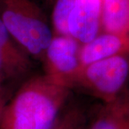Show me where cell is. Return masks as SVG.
<instances>
[{
    "mask_svg": "<svg viewBox=\"0 0 129 129\" xmlns=\"http://www.w3.org/2000/svg\"><path fill=\"white\" fill-rule=\"evenodd\" d=\"M80 47L81 44L70 35H53L40 61L44 74L66 87L81 68Z\"/></svg>",
    "mask_w": 129,
    "mask_h": 129,
    "instance_id": "cell-4",
    "label": "cell"
},
{
    "mask_svg": "<svg viewBox=\"0 0 129 129\" xmlns=\"http://www.w3.org/2000/svg\"><path fill=\"white\" fill-rule=\"evenodd\" d=\"M90 110L71 98L50 129H85Z\"/></svg>",
    "mask_w": 129,
    "mask_h": 129,
    "instance_id": "cell-10",
    "label": "cell"
},
{
    "mask_svg": "<svg viewBox=\"0 0 129 129\" xmlns=\"http://www.w3.org/2000/svg\"><path fill=\"white\" fill-rule=\"evenodd\" d=\"M12 95L13 94L12 92L0 85V116L7 103L9 101Z\"/></svg>",
    "mask_w": 129,
    "mask_h": 129,
    "instance_id": "cell-12",
    "label": "cell"
},
{
    "mask_svg": "<svg viewBox=\"0 0 129 129\" xmlns=\"http://www.w3.org/2000/svg\"><path fill=\"white\" fill-rule=\"evenodd\" d=\"M51 7L50 24L53 35H69L68 19L75 0H49Z\"/></svg>",
    "mask_w": 129,
    "mask_h": 129,
    "instance_id": "cell-11",
    "label": "cell"
},
{
    "mask_svg": "<svg viewBox=\"0 0 129 129\" xmlns=\"http://www.w3.org/2000/svg\"><path fill=\"white\" fill-rule=\"evenodd\" d=\"M129 53V35L101 32L92 40L81 45V66L120 54Z\"/></svg>",
    "mask_w": 129,
    "mask_h": 129,
    "instance_id": "cell-8",
    "label": "cell"
},
{
    "mask_svg": "<svg viewBox=\"0 0 129 129\" xmlns=\"http://www.w3.org/2000/svg\"><path fill=\"white\" fill-rule=\"evenodd\" d=\"M71 98L68 88L45 74H35L7 103L0 129H50Z\"/></svg>",
    "mask_w": 129,
    "mask_h": 129,
    "instance_id": "cell-1",
    "label": "cell"
},
{
    "mask_svg": "<svg viewBox=\"0 0 129 129\" xmlns=\"http://www.w3.org/2000/svg\"><path fill=\"white\" fill-rule=\"evenodd\" d=\"M33 59L16 42L0 21V85L14 94L34 75Z\"/></svg>",
    "mask_w": 129,
    "mask_h": 129,
    "instance_id": "cell-5",
    "label": "cell"
},
{
    "mask_svg": "<svg viewBox=\"0 0 129 129\" xmlns=\"http://www.w3.org/2000/svg\"><path fill=\"white\" fill-rule=\"evenodd\" d=\"M101 32L129 35V0H102Z\"/></svg>",
    "mask_w": 129,
    "mask_h": 129,
    "instance_id": "cell-9",
    "label": "cell"
},
{
    "mask_svg": "<svg viewBox=\"0 0 129 129\" xmlns=\"http://www.w3.org/2000/svg\"><path fill=\"white\" fill-rule=\"evenodd\" d=\"M128 80L129 53H125L81 66L66 87L106 103L124 92Z\"/></svg>",
    "mask_w": 129,
    "mask_h": 129,
    "instance_id": "cell-3",
    "label": "cell"
},
{
    "mask_svg": "<svg viewBox=\"0 0 129 129\" xmlns=\"http://www.w3.org/2000/svg\"><path fill=\"white\" fill-rule=\"evenodd\" d=\"M101 1L75 0L68 19V30L81 45L101 32Z\"/></svg>",
    "mask_w": 129,
    "mask_h": 129,
    "instance_id": "cell-6",
    "label": "cell"
},
{
    "mask_svg": "<svg viewBox=\"0 0 129 129\" xmlns=\"http://www.w3.org/2000/svg\"><path fill=\"white\" fill-rule=\"evenodd\" d=\"M85 129H129V90L91 109Z\"/></svg>",
    "mask_w": 129,
    "mask_h": 129,
    "instance_id": "cell-7",
    "label": "cell"
},
{
    "mask_svg": "<svg viewBox=\"0 0 129 129\" xmlns=\"http://www.w3.org/2000/svg\"><path fill=\"white\" fill-rule=\"evenodd\" d=\"M0 21L33 60L41 61L53 32L45 13L34 0H0Z\"/></svg>",
    "mask_w": 129,
    "mask_h": 129,
    "instance_id": "cell-2",
    "label": "cell"
}]
</instances>
